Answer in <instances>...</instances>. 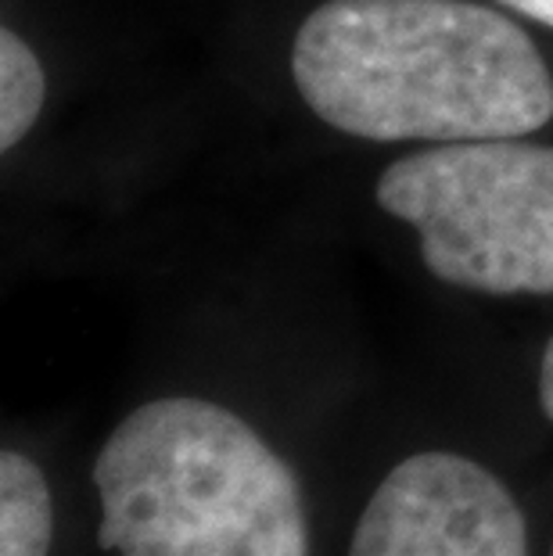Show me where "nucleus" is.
Returning a JSON list of instances; mask_svg holds the SVG:
<instances>
[{"label":"nucleus","instance_id":"obj_5","mask_svg":"<svg viewBox=\"0 0 553 556\" xmlns=\"http://www.w3.org/2000/svg\"><path fill=\"white\" fill-rule=\"evenodd\" d=\"M51 492L29 456H0V556H47L51 549Z\"/></svg>","mask_w":553,"mask_h":556},{"label":"nucleus","instance_id":"obj_2","mask_svg":"<svg viewBox=\"0 0 553 556\" xmlns=\"http://www.w3.org/2000/svg\"><path fill=\"white\" fill-rule=\"evenodd\" d=\"M98 546L120 556H310L299 478L241 417L155 399L93 464Z\"/></svg>","mask_w":553,"mask_h":556},{"label":"nucleus","instance_id":"obj_3","mask_svg":"<svg viewBox=\"0 0 553 556\" xmlns=\"http://www.w3.org/2000/svg\"><path fill=\"white\" fill-rule=\"evenodd\" d=\"M378 205L410 223L435 277L481 294H553V148L456 140L392 162Z\"/></svg>","mask_w":553,"mask_h":556},{"label":"nucleus","instance_id":"obj_6","mask_svg":"<svg viewBox=\"0 0 553 556\" xmlns=\"http://www.w3.org/2000/svg\"><path fill=\"white\" fill-rule=\"evenodd\" d=\"M43 68L15 29H0V148L11 151L43 109Z\"/></svg>","mask_w":553,"mask_h":556},{"label":"nucleus","instance_id":"obj_7","mask_svg":"<svg viewBox=\"0 0 553 556\" xmlns=\"http://www.w3.org/2000/svg\"><path fill=\"white\" fill-rule=\"evenodd\" d=\"M497 4L517 11V15L539 22V26H550L553 29V0H497Z\"/></svg>","mask_w":553,"mask_h":556},{"label":"nucleus","instance_id":"obj_8","mask_svg":"<svg viewBox=\"0 0 553 556\" xmlns=\"http://www.w3.org/2000/svg\"><path fill=\"white\" fill-rule=\"evenodd\" d=\"M539 402H543V413L553 420V338L543 352V363H539Z\"/></svg>","mask_w":553,"mask_h":556},{"label":"nucleus","instance_id":"obj_4","mask_svg":"<svg viewBox=\"0 0 553 556\" xmlns=\"http://www.w3.org/2000/svg\"><path fill=\"white\" fill-rule=\"evenodd\" d=\"M349 556H532L528 525L492 470L456 453L406 456L374 489Z\"/></svg>","mask_w":553,"mask_h":556},{"label":"nucleus","instance_id":"obj_1","mask_svg":"<svg viewBox=\"0 0 553 556\" xmlns=\"http://www.w3.org/2000/svg\"><path fill=\"white\" fill-rule=\"evenodd\" d=\"M302 101L363 140H500L543 129L553 76L478 0H324L291 47Z\"/></svg>","mask_w":553,"mask_h":556}]
</instances>
